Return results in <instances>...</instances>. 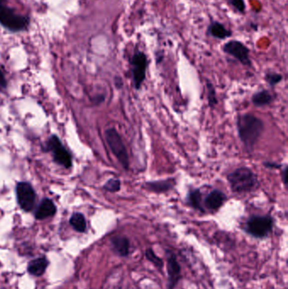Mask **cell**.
Returning <instances> with one entry per match:
<instances>
[{"label":"cell","mask_w":288,"mask_h":289,"mask_svg":"<svg viewBox=\"0 0 288 289\" xmlns=\"http://www.w3.org/2000/svg\"><path fill=\"white\" fill-rule=\"evenodd\" d=\"M238 137L246 150L252 152L265 130V125L260 118L251 114L239 115L237 119Z\"/></svg>","instance_id":"1"},{"label":"cell","mask_w":288,"mask_h":289,"mask_svg":"<svg viewBox=\"0 0 288 289\" xmlns=\"http://www.w3.org/2000/svg\"><path fill=\"white\" fill-rule=\"evenodd\" d=\"M227 179L232 191L238 195L250 193L259 186L257 175L248 167L236 168L227 175Z\"/></svg>","instance_id":"2"},{"label":"cell","mask_w":288,"mask_h":289,"mask_svg":"<svg viewBox=\"0 0 288 289\" xmlns=\"http://www.w3.org/2000/svg\"><path fill=\"white\" fill-rule=\"evenodd\" d=\"M106 141L108 144L112 154L118 159V162L123 167V169L129 170V157L125 144L123 143V139L118 131L114 128H110L105 132Z\"/></svg>","instance_id":"3"},{"label":"cell","mask_w":288,"mask_h":289,"mask_svg":"<svg viewBox=\"0 0 288 289\" xmlns=\"http://www.w3.org/2000/svg\"><path fill=\"white\" fill-rule=\"evenodd\" d=\"M273 225L274 220L271 216L255 215L247 220L244 229L249 235L257 239H262L268 236L273 229Z\"/></svg>","instance_id":"4"},{"label":"cell","mask_w":288,"mask_h":289,"mask_svg":"<svg viewBox=\"0 0 288 289\" xmlns=\"http://www.w3.org/2000/svg\"><path fill=\"white\" fill-rule=\"evenodd\" d=\"M0 24L9 31H23L29 25V18L16 14L13 8L0 2Z\"/></svg>","instance_id":"5"},{"label":"cell","mask_w":288,"mask_h":289,"mask_svg":"<svg viewBox=\"0 0 288 289\" xmlns=\"http://www.w3.org/2000/svg\"><path fill=\"white\" fill-rule=\"evenodd\" d=\"M148 57L142 51H136L130 59L132 77L134 88L140 90L144 81H146V70L148 68Z\"/></svg>","instance_id":"6"},{"label":"cell","mask_w":288,"mask_h":289,"mask_svg":"<svg viewBox=\"0 0 288 289\" xmlns=\"http://www.w3.org/2000/svg\"><path fill=\"white\" fill-rule=\"evenodd\" d=\"M222 51L227 55L231 56L233 59L238 60L244 66H252L250 50L246 45L240 41L238 40L228 41L222 46Z\"/></svg>","instance_id":"7"},{"label":"cell","mask_w":288,"mask_h":289,"mask_svg":"<svg viewBox=\"0 0 288 289\" xmlns=\"http://www.w3.org/2000/svg\"><path fill=\"white\" fill-rule=\"evenodd\" d=\"M17 200L20 207L25 211L34 208L36 201V193L31 184L26 182H20L16 187Z\"/></svg>","instance_id":"8"},{"label":"cell","mask_w":288,"mask_h":289,"mask_svg":"<svg viewBox=\"0 0 288 289\" xmlns=\"http://www.w3.org/2000/svg\"><path fill=\"white\" fill-rule=\"evenodd\" d=\"M48 150H50L53 154L54 161L61 166L69 168L71 167L72 160L70 153L64 147L58 137L53 136L51 137L48 143Z\"/></svg>","instance_id":"9"},{"label":"cell","mask_w":288,"mask_h":289,"mask_svg":"<svg viewBox=\"0 0 288 289\" xmlns=\"http://www.w3.org/2000/svg\"><path fill=\"white\" fill-rule=\"evenodd\" d=\"M227 200V195L223 192L220 189H214L204 199V206L209 211H217L223 206Z\"/></svg>","instance_id":"10"},{"label":"cell","mask_w":288,"mask_h":289,"mask_svg":"<svg viewBox=\"0 0 288 289\" xmlns=\"http://www.w3.org/2000/svg\"><path fill=\"white\" fill-rule=\"evenodd\" d=\"M176 179L174 178H167L163 180L151 181L146 182L144 187L149 191L156 194L167 193L174 189L176 185Z\"/></svg>","instance_id":"11"},{"label":"cell","mask_w":288,"mask_h":289,"mask_svg":"<svg viewBox=\"0 0 288 289\" xmlns=\"http://www.w3.org/2000/svg\"><path fill=\"white\" fill-rule=\"evenodd\" d=\"M206 34L215 39L225 40L232 36V31L226 27L222 23L211 20L207 28Z\"/></svg>","instance_id":"12"},{"label":"cell","mask_w":288,"mask_h":289,"mask_svg":"<svg viewBox=\"0 0 288 289\" xmlns=\"http://www.w3.org/2000/svg\"><path fill=\"white\" fill-rule=\"evenodd\" d=\"M168 273L169 288L174 289L180 278V266L177 262L176 256L168 251Z\"/></svg>","instance_id":"13"},{"label":"cell","mask_w":288,"mask_h":289,"mask_svg":"<svg viewBox=\"0 0 288 289\" xmlns=\"http://www.w3.org/2000/svg\"><path fill=\"white\" fill-rule=\"evenodd\" d=\"M56 213V206L52 200L44 199L40 204L37 211L36 218L37 220H43L48 217H53Z\"/></svg>","instance_id":"14"},{"label":"cell","mask_w":288,"mask_h":289,"mask_svg":"<svg viewBox=\"0 0 288 289\" xmlns=\"http://www.w3.org/2000/svg\"><path fill=\"white\" fill-rule=\"evenodd\" d=\"M186 202L188 206L197 211L204 212L205 209L202 206V194L201 190L199 189H192L188 193L186 197Z\"/></svg>","instance_id":"15"},{"label":"cell","mask_w":288,"mask_h":289,"mask_svg":"<svg viewBox=\"0 0 288 289\" xmlns=\"http://www.w3.org/2000/svg\"><path fill=\"white\" fill-rule=\"evenodd\" d=\"M252 103L258 108L266 107L272 103L274 101V97L272 93L269 92L268 90H260L259 92H255V94L252 96Z\"/></svg>","instance_id":"16"},{"label":"cell","mask_w":288,"mask_h":289,"mask_svg":"<svg viewBox=\"0 0 288 289\" xmlns=\"http://www.w3.org/2000/svg\"><path fill=\"white\" fill-rule=\"evenodd\" d=\"M112 249L120 256H127L129 253V241L126 237L117 236L112 238Z\"/></svg>","instance_id":"17"},{"label":"cell","mask_w":288,"mask_h":289,"mask_svg":"<svg viewBox=\"0 0 288 289\" xmlns=\"http://www.w3.org/2000/svg\"><path fill=\"white\" fill-rule=\"evenodd\" d=\"M48 266V262L47 261V259L37 258L31 261L29 263L27 271L31 275L40 277V276L44 274L45 271L47 269Z\"/></svg>","instance_id":"18"},{"label":"cell","mask_w":288,"mask_h":289,"mask_svg":"<svg viewBox=\"0 0 288 289\" xmlns=\"http://www.w3.org/2000/svg\"><path fill=\"white\" fill-rule=\"evenodd\" d=\"M70 225L79 233H83L87 229V221L82 213H75L70 217Z\"/></svg>","instance_id":"19"},{"label":"cell","mask_w":288,"mask_h":289,"mask_svg":"<svg viewBox=\"0 0 288 289\" xmlns=\"http://www.w3.org/2000/svg\"><path fill=\"white\" fill-rule=\"evenodd\" d=\"M206 89H207V101L208 104L211 109L215 108L216 104L218 103L217 97H216V92H215V87L213 84L210 81H206Z\"/></svg>","instance_id":"20"},{"label":"cell","mask_w":288,"mask_h":289,"mask_svg":"<svg viewBox=\"0 0 288 289\" xmlns=\"http://www.w3.org/2000/svg\"><path fill=\"white\" fill-rule=\"evenodd\" d=\"M104 189L111 193H116L121 189V181L118 178H110L104 184Z\"/></svg>","instance_id":"21"},{"label":"cell","mask_w":288,"mask_h":289,"mask_svg":"<svg viewBox=\"0 0 288 289\" xmlns=\"http://www.w3.org/2000/svg\"><path fill=\"white\" fill-rule=\"evenodd\" d=\"M227 3L238 14H244L246 12V3L244 0H227Z\"/></svg>","instance_id":"22"},{"label":"cell","mask_w":288,"mask_h":289,"mask_svg":"<svg viewBox=\"0 0 288 289\" xmlns=\"http://www.w3.org/2000/svg\"><path fill=\"white\" fill-rule=\"evenodd\" d=\"M283 75L276 72L266 73L265 76V80L271 86H277V84L280 83L281 81H283Z\"/></svg>","instance_id":"23"},{"label":"cell","mask_w":288,"mask_h":289,"mask_svg":"<svg viewBox=\"0 0 288 289\" xmlns=\"http://www.w3.org/2000/svg\"><path fill=\"white\" fill-rule=\"evenodd\" d=\"M146 258L148 259L150 262H152L156 267H158V268H163V260L158 258V257L156 256V254L154 253V251L151 250V249H148V250H146Z\"/></svg>","instance_id":"24"},{"label":"cell","mask_w":288,"mask_h":289,"mask_svg":"<svg viewBox=\"0 0 288 289\" xmlns=\"http://www.w3.org/2000/svg\"><path fill=\"white\" fill-rule=\"evenodd\" d=\"M288 165H285L283 169H282V172H281V175H282V180H283V184L285 186L288 185Z\"/></svg>","instance_id":"25"},{"label":"cell","mask_w":288,"mask_h":289,"mask_svg":"<svg viewBox=\"0 0 288 289\" xmlns=\"http://www.w3.org/2000/svg\"><path fill=\"white\" fill-rule=\"evenodd\" d=\"M263 164L265 167L271 168V169H279L281 167H283V165L278 164L277 162H272V161H266Z\"/></svg>","instance_id":"26"},{"label":"cell","mask_w":288,"mask_h":289,"mask_svg":"<svg viewBox=\"0 0 288 289\" xmlns=\"http://www.w3.org/2000/svg\"><path fill=\"white\" fill-rule=\"evenodd\" d=\"M114 84L115 86H116L118 89H121V88L123 87V80H122V78H121L120 76H117V77H115Z\"/></svg>","instance_id":"27"},{"label":"cell","mask_w":288,"mask_h":289,"mask_svg":"<svg viewBox=\"0 0 288 289\" xmlns=\"http://www.w3.org/2000/svg\"><path fill=\"white\" fill-rule=\"evenodd\" d=\"M6 86H7V81H6L5 77H4L2 70H0V86L6 87Z\"/></svg>","instance_id":"28"}]
</instances>
